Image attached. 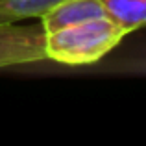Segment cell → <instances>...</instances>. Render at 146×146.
<instances>
[{"label":"cell","instance_id":"277c9868","mask_svg":"<svg viewBox=\"0 0 146 146\" xmlns=\"http://www.w3.org/2000/svg\"><path fill=\"white\" fill-rule=\"evenodd\" d=\"M107 17L117 21L126 32L146 26V0H100Z\"/></svg>","mask_w":146,"mask_h":146},{"label":"cell","instance_id":"3957f363","mask_svg":"<svg viewBox=\"0 0 146 146\" xmlns=\"http://www.w3.org/2000/svg\"><path fill=\"white\" fill-rule=\"evenodd\" d=\"M100 17H107L100 0H57L39 19L44 32L50 33Z\"/></svg>","mask_w":146,"mask_h":146},{"label":"cell","instance_id":"7a4b0ae2","mask_svg":"<svg viewBox=\"0 0 146 146\" xmlns=\"http://www.w3.org/2000/svg\"><path fill=\"white\" fill-rule=\"evenodd\" d=\"M46 59V32L43 24H0V68Z\"/></svg>","mask_w":146,"mask_h":146},{"label":"cell","instance_id":"6da1fadb","mask_svg":"<svg viewBox=\"0 0 146 146\" xmlns=\"http://www.w3.org/2000/svg\"><path fill=\"white\" fill-rule=\"evenodd\" d=\"M126 35L128 32L111 17L67 26L46 33V59L72 67L96 63Z\"/></svg>","mask_w":146,"mask_h":146},{"label":"cell","instance_id":"5b68a950","mask_svg":"<svg viewBox=\"0 0 146 146\" xmlns=\"http://www.w3.org/2000/svg\"><path fill=\"white\" fill-rule=\"evenodd\" d=\"M57 0H0V24L41 17Z\"/></svg>","mask_w":146,"mask_h":146}]
</instances>
